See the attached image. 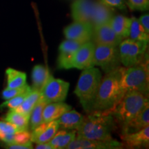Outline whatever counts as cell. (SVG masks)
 <instances>
[{
	"label": "cell",
	"instance_id": "1",
	"mask_svg": "<svg viewBox=\"0 0 149 149\" xmlns=\"http://www.w3.org/2000/svg\"><path fill=\"white\" fill-rule=\"evenodd\" d=\"M124 70V67L120 66L102 78L93 104V111H111L120 102L125 94L121 85Z\"/></svg>",
	"mask_w": 149,
	"mask_h": 149
},
{
	"label": "cell",
	"instance_id": "2",
	"mask_svg": "<svg viewBox=\"0 0 149 149\" xmlns=\"http://www.w3.org/2000/svg\"><path fill=\"white\" fill-rule=\"evenodd\" d=\"M115 127L114 117L110 111H95L84 117L83 122L77 130V135L94 140L113 139L111 132Z\"/></svg>",
	"mask_w": 149,
	"mask_h": 149
},
{
	"label": "cell",
	"instance_id": "3",
	"mask_svg": "<svg viewBox=\"0 0 149 149\" xmlns=\"http://www.w3.org/2000/svg\"><path fill=\"white\" fill-rule=\"evenodd\" d=\"M102 78V72L98 68L89 66L83 69L78 80L74 94L87 113L93 111V104Z\"/></svg>",
	"mask_w": 149,
	"mask_h": 149
},
{
	"label": "cell",
	"instance_id": "4",
	"mask_svg": "<svg viewBox=\"0 0 149 149\" xmlns=\"http://www.w3.org/2000/svg\"><path fill=\"white\" fill-rule=\"evenodd\" d=\"M148 103L147 95L139 91H126L124 97L111 113L122 125L133 120Z\"/></svg>",
	"mask_w": 149,
	"mask_h": 149
},
{
	"label": "cell",
	"instance_id": "5",
	"mask_svg": "<svg viewBox=\"0 0 149 149\" xmlns=\"http://www.w3.org/2000/svg\"><path fill=\"white\" fill-rule=\"evenodd\" d=\"M148 64L141 63L125 68L121 79V85L124 93L135 90L148 95Z\"/></svg>",
	"mask_w": 149,
	"mask_h": 149
},
{
	"label": "cell",
	"instance_id": "6",
	"mask_svg": "<svg viewBox=\"0 0 149 149\" xmlns=\"http://www.w3.org/2000/svg\"><path fill=\"white\" fill-rule=\"evenodd\" d=\"M120 63L118 46L102 44L95 45L91 66H100L107 73L120 66Z\"/></svg>",
	"mask_w": 149,
	"mask_h": 149
},
{
	"label": "cell",
	"instance_id": "7",
	"mask_svg": "<svg viewBox=\"0 0 149 149\" xmlns=\"http://www.w3.org/2000/svg\"><path fill=\"white\" fill-rule=\"evenodd\" d=\"M148 43L130 39L122 40L119 45L121 63L125 67H129L141 62Z\"/></svg>",
	"mask_w": 149,
	"mask_h": 149
},
{
	"label": "cell",
	"instance_id": "8",
	"mask_svg": "<svg viewBox=\"0 0 149 149\" xmlns=\"http://www.w3.org/2000/svg\"><path fill=\"white\" fill-rule=\"evenodd\" d=\"M69 86V83L67 81L56 79L51 75L40 91L41 96L48 103L64 102L68 95Z\"/></svg>",
	"mask_w": 149,
	"mask_h": 149
},
{
	"label": "cell",
	"instance_id": "9",
	"mask_svg": "<svg viewBox=\"0 0 149 149\" xmlns=\"http://www.w3.org/2000/svg\"><path fill=\"white\" fill-rule=\"evenodd\" d=\"M93 26L89 22H74L64 30L66 39L81 44L90 42L93 37Z\"/></svg>",
	"mask_w": 149,
	"mask_h": 149
},
{
	"label": "cell",
	"instance_id": "10",
	"mask_svg": "<svg viewBox=\"0 0 149 149\" xmlns=\"http://www.w3.org/2000/svg\"><path fill=\"white\" fill-rule=\"evenodd\" d=\"M124 145L115 139L109 141L94 140L76 135L75 138L66 147L67 149H118Z\"/></svg>",
	"mask_w": 149,
	"mask_h": 149
},
{
	"label": "cell",
	"instance_id": "11",
	"mask_svg": "<svg viewBox=\"0 0 149 149\" xmlns=\"http://www.w3.org/2000/svg\"><path fill=\"white\" fill-rule=\"evenodd\" d=\"M93 37L95 45H111L119 46L123 39L118 36L112 28L110 21L93 27Z\"/></svg>",
	"mask_w": 149,
	"mask_h": 149
},
{
	"label": "cell",
	"instance_id": "12",
	"mask_svg": "<svg viewBox=\"0 0 149 149\" xmlns=\"http://www.w3.org/2000/svg\"><path fill=\"white\" fill-rule=\"evenodd\" d=\"M82 44L68 39L61 43L59 47V54L57 59V67L59 69L68 70L72 68V59L74 53Z\"/></svg>",
	"mask_w": 149,
	"mask_h": 149
},
{
	"label": "cell",
	"instance_id": "13",
	"mask_svg": "<svg viewBox=\"0 0 149 149\" xmlns=\"http://www.w3.org/2000/svg\"><path fill=\"white\" fill-rule=\"evenodd\" d=\"M59 129L57 120L43 122L32 130L31 141L35 144L48 142Z\"/></svg>",
	"mask_w": 149,
	"mask_h": 149
},
{
	"label": "cell",
	"instance_id": "14",
	"mask_svg": "<svg viewBox=\"0 0 149 149\" xmlns=\"http://www.w3.org/2000/svg\"><path fill=\"white\" fill-rule=\"evenodd\" d=\"M95 48V44L91 41L83 44L74 53L72 59V68L83 70L91 66Z\"/></svg>",
	"mask_w": 149,
	"mask_h": 149
},
{
	"label": "cell",
	"instance_id": "15",
	"mask_svg": "<svg viewBox=\"0 0 149 149\" xmlns=\"http://www.w3.org/2000/svg\"><path fill=\"white\" fill-rule=\"evenodd\" d=\"M95 1L76 0L71 5V14L74 22L91 23Z\"/></svg>",
	"mask_w": 149,
	"mask_h": 149
},
{
	"label": "cell",
	"instance_id": "16",
	"mask_svg": "<svg viewBox=\"0 0 149 149\" xmlns=\"http://www.w3.org/2000/svg\"><path fill=\"white\" fill-rule=\"evenodd\" d=\"M121 138L124 144L130 148L148 146L149 126L135 133L122 134Z\"/></svg>",
	"mask_w": 149,
	"mask_h": 149
},
{
	"label": "cell",
	"instance_id": "17",
	"mask_svg": "<svg viewBox=\"0 0 149 149\" xmlns=\"http://www.w3.org/2000/svg\"><path fill=\"white\" fill-rule=\"evenodd\" d=\"M149 124V104H147L133 120L122 125V134L132 133L139 131Z\"/></svg>",
	"mask_w": 149,
	"mask_h": 149
},
{
	"label": "cell",
	"instance_id": "18",
	"mask_svg": "<svg viewBox=\"0 0 149 149\" xmlns=\"http://www.w3.org/2000/svg\"><path fill=\"white\" fill-rule=\"evenodd\" d=\"M113 15V8L105 5L102 1H95L91 24L93 27L111 21Z\"/></svg>",
	"mask_w": 149,
	"mask_h": 149
},
{
	"label": "cell",
	"instance_id": "19",
	"mask_svg": "<svg viewBox=\"0 0 149 149\" xmlns=\"http://www.w3.org/2000/svg\"><path fill=\"white\" fill-rule=\"evenodd\" d=\"M71 107L64 102L48 103L43 111V122H49L57 120L66 112L71 110Z\"/></svg>",
	"mask_w": 149,
	"mask_h": 149
},
{
	"label": "cell",
	"instance_id": "20",
	"mask_svg": "<svg viewBox=\"0 0 149 149\" xmlns=\"http://www.w3.org/2000/svg\"><path fill=\"white\" fill-rule=\"evenodd\" d=\"M84 116L74 110L66 112L57 119L59 128L64 130H77L83 122Z\"/></svg>",
	"mask_w": 149,
	"mask_h": 149
},
{
	"label": "cell",
	"instance_id": "21",
	"mask_svg": "<svg viewBox=\"0 0 149 149\" xmlns=\"http://www.w3.org/2000/svg\"><path fill=\"white\" fill-rule=\"evenodd\" d=\"M77 135V132L68 131L67 130L61 129L57 130L54 137L49 141V143L53 146V149L66 148L67 146L70 144Z\"/></svg>",
	"mask_w": 149,
	"mask_h": 149
},
{
	"label": "cell",
	"instance_id": "22",
	"mask_svg": "<svg viewBox=\"0 0 149 149\" xmlns=\"http://www.w3.org/2000/svg\"><path fill=\"white\" fill-rule=\"evenodd\" d=\"M30 115H26L19 113L14 109H10L3 120L13 124L19 131L29 130Z\"/></svg>",
	"mask_w": 149,
	"mask_h": 149
},
{
	"label": "cell",
	"instance_id": "23",
	"mask_svg": "<svg viewBox=\"0 0 149 149\" xmlns=\"http://www.w3.org/2000/svg\"><path fill=\"white\" fill-rule=\"evenodd\" d=\"M111 25L115 33L124 40L128 37L131 18L124 15L113 16L110 21Z\"/></svg>",
	"mask_w": 149,
	"mask_h": 149
},
{
	"label": "cell",
	"instance_id": "24",
	"mask_svg": "<svg viewBox=\"0 0 149 149\" xmlns=\"http://www.w3.org/2000/svg\"><path fill=\"white\" fill-rule=\"evenodd\" d=\"M51 76L49 71L42 65H36L32 71L33 89L41 91Z\"/></svg>",
	"mask_w": 149,
	"mask_h": 149
},
{
	"label": "cell",
	"instance_id": "25",
	"mask_svg": "<svg viewBox=\"0 0 149 149\" xmlns=\"http://www.w3.org/2000/svg\"><path fill=\"white\" fill-rule=\"evenodd\" d=\"M7 76V88H21L26 84V74L13 68H8L6 70Z\"/></svg>",
	"mask_w": 149,
	"mask_h": 149
},
{
	"label": "cell",
	"instance_id": "26",
	"mask_svg": "<svg viewBox=\"0 0 149 149\" xmlns=\"http://www.w3.org/2000/svg\"><path fill=\"white\" fill-rule=\"evenodd\" d=\"M47 104L48 102L41 96L40 100L35 104L30 114L29 126L31 128V130H33L34 128L44 122H43V111H44V107Z\"/></svg>",
	"mask_w": 149,
	"mask_h": 149
},
{
	"label": "cell",
	"instance_id": "27",
	"mask_svg": "<svg viewBox=\"0 0 149 149\" xmlns=\"http://www.w3.org/2000/svg\"><path fill=\"white\" fill-rule=\"evenodd\" d=\"M40 91L32 88V91L28 95V96L24 100V102H22L21 105L19 106L17 108H16L14 110H15L16 111L19 112V113H22V114L30 115L35 104H37L38 100H40Z\"/></svg>",
	"mask_w": 149,
	"mask_h": 149
},
{
	"label": "cell",
	"instance_id": "28",
	"mask_svg": "<svg viewBox=\"0 0 149 149\" xmlns=\"http://www.w3.org/2000/svg\"><path fill=\"white\" fill-rule=\"evenodd\" d=\"M128 37L132 40L144 41L148 42L149 33L146 32L138 19L135 17L131 18Z\"/></svg>",
	"mask_w": 149,
	"mask_h": 149
},
{
	"label": "cell",
	"instance_id": "29",
	"mask_svg": "<svg viewBox=\"0 0 149 149\" xmlns=\"http://www.w3.org/2000/svg\"><path fill=\"white\" fill-rule=\"evenodd\" d=\"M31 91H26V92L19 95L17 96H15L14 97L7 100L6 101L3 102V103L0 105V109H5V108H8L9 109H16V108H17L19 106L21 105L22 102H24V100H25L26 97L28 96V95L31 93Z\"/></svg>",
	"mask_w": 149,
	"mask_h": 149
},
{
	"label": "cell",
	"instance_id": "30",
	"mask_svg": "<svg viewBox=\"0 0 149 149\" xmlns=\"http://www.w3.org/2000/svg\"><path fill=\"white\" fill-rule=\"evenodd\" d=\"M32 90V88L26 84L24 86L21 88H6L2 91V98L3 100H7L9 99H11L14 97L17 96L19 95L22 94V93L26 92Z\"/></svg>",
	"mask_w": 149,
	"mask_h": 149
},
{
	"label": "cell",
	"instance_id": "31",
	"mask_svg": "<svg viewBox=\"0 0 149 149\" xmlns=\"http://www.w3.org/2000/svg\"><path fill=\"white\" fill-rule=\"evenodd\" d=\"M126 2L131 10L143 11L148 9L149 0H126Z\"/></svg>",
	"mask_w": 149,
	"mask_h": 149
},
{
	"label": "cell",
	"instance_id": "32",
	"mask_svg": "<svg viewBox=\"0 0 149 149\" xmlns=\"http://www.w3.org/2000/svg\"><path fill=\"white\" fill-rule=\"evenodd\" d=\"M19 130L13 124L6 121H0V136L3 134H13Z\"/></svg>",
	"mask_w": 149,
	"mask_h": 149
},
{
	"label": "cell",
	"instance_id": "33",
	"mask_svg": "<svg viewBox=\"0 0 149 149\" xmlns=\"http://www.w3.org/2000/svg\"><path fill=\"white\" fill-rule=\"evenodd\" d=\"M100 1L111 8H117L121 10L126 9L124 0H100Z\"/></svg>",
	"mask_w": 149,
	"mask_h": 149
},
{
	"label": "cell",
	"instance_id": "34",
	"mask_svg": "<svg viewBox=\"0 0 149 149\" xmlns=\"http://www.w3.org/2000/svg\"><path fill=\"white\" fill-rule=\"evenodd\" d=\"M33 142L31 141H28L24 144H7V148L10 149H32Z\"/></svg>",
	"mask_w": 149,
	"mask_h": 149
},
{
	"label": "cell",
	"instance_id": "35",
	"mask_svg": "<svg viewBox=\"0 0 149 149\" xmlns=\"http://www.w3.org/2000/svg\"><path fill=\"white\" fill-rule=\"evenodd\" d=\"M138 19L141 23V26L146 31V32L149 33V15H144L141 16Z\"/></svg>",
	"mask_w": 149,
	"mask_h": 149
},
{
	"label": "cell",
	"instance_id": "36",
	"mask_svg": "<svg viewBox=\"0 0 149 149\" xmlns=\"http://www.w3.org/2000/svg\"><path fill=\"white\" fill-rule=\"evenodd\" d=\"M36 149H53V146H51V144L48 142L45 143H42V144H37V146H35Z\"/></svg>",
	"mask_w": 149,
	"mask_h": 149
}]
</instances>
